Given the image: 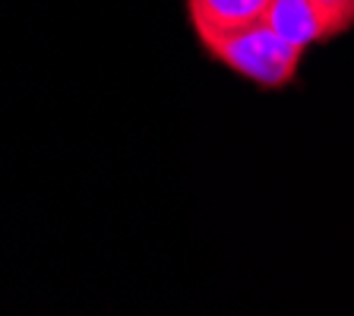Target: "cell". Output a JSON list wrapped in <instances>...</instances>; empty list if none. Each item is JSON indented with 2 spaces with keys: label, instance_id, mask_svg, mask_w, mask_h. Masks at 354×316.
<instances>
[{
  "label": "cell",
  "instance_id": "3957f363",
  "mask_svg": "<svg viewBox=\"0 0 354 316\" xmlns=\"http://www.w3.org/2000/svg\"><path fill=\"white\" fill-rule=\"evenodd\" d=\"M266 26L288 44H295L301 51H310L313 44L332 41L319 10L310 0H272L266 10Z\"/></svg>",
  "mask_w": 354,
  "mask_h": 316
},
{
  "label": "cell",
  "instance_id": "6da1fadb",
  "mask_svg": "<svg viewBox=\"0 0 354 316\" xmlns=\"http://www.w3.org/2000/svg\"><path fill=\"white\" fill-rule=\"evenodd\" d=\"M199 48L206 51L209 60L221 64L228 73L241 76L266 92L291 86L301 73L304 57H307V51L279 38L263 19L228 32V35L203 38Z\"/></svg>",
  "mask_w": 354,
  "mask_h": 316
},
{
  "label": "cell",
  "instance_id": "277c9868",
  "mask_svg": "<svg viewBox=\"0 0 354 316\" xmlns=\"http://www.w3.org/2000/svg\"><path fill=\"white\" fill-rule=\"evenodd\" d=\"M319 10L332 38L354 32V0H310Z\"/></svg>",
  "mask_w": 354,
  "mask_h": 316
},
{
  "label": "cell",
  "instance_id": "7a4b0ae2",
  "mask_svg": "<svg viewBox=\"0 0 354 316\" xmlns=\"http://www.w3.org/2000/svg\"><path fill=\"white\" fill-rule=\"evenodd\" d=\"M187 19L196 41L215 35H228L234 29L253 26L266 19V10L272 0H184Z\"/></svg>",
  "mask_w": 354,
  "mask_h": 316
}]
</instances>
